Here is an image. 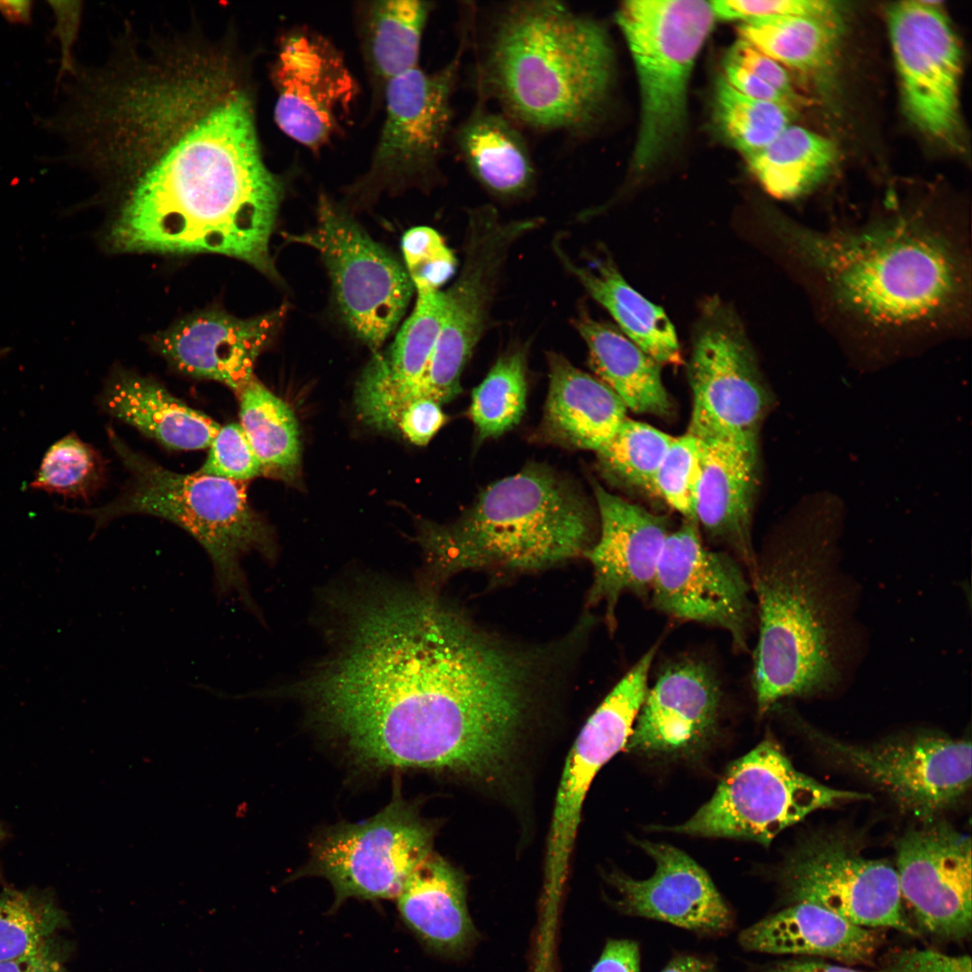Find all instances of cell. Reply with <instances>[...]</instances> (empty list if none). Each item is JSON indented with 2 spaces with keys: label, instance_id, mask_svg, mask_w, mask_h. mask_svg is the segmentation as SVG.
Here are the masks:
<instances>
[{
  "label": "cell",
  "instance_id": "obj_48",
  "mask_svg": "<svg viewBox=\"0 0 972 972\" xmlns=\"http://www.w3.org/2000/svg\"><path fill=\"white\" fill-rule=\"evenodd\" d=\"M726 58L749 70L778 91L793 106L802 102L786 68L749 42L739 39L730 49Z\"/></svg>",
  "mask_w": 972,
  "mask_h": 972
},
{
  "label": "cell",
  "instance_id": "obj_41",
  "mask_svg": "<svg viewBox=\"0 0 972 972\" xmlns=\"http://www.w3.org/2000/svg\"><path fill=\"white\" fill-rule=\"evenodd\" d=\"M674 436L650 424L626 418L596 453L611 479L653 492L657 470Z\"/></svg>",
  "mask_w": 972,
  "mask_h": 972
},
{
  "label": "cell",
  "instance_id": "obj_15",
  "mask_svg": "<svg viewBox=\"0 0 972 972\" xmlns=\"http://www.w3.org/2000/svg\"><path fill=\"white\" fill-rule=\"evenodd\" d=\"M801 727L824 754L877 785L922 820L937 817L970 788L969 740L919 732L860 745L834 739L806 723Z\"/></svg>",
  "mask_w": 972,
  "mask_h": 972
},
{
  "label": "cell",
  "instance_id": "obj_40",
  "mask_svg": "<svg viewBox=\"0 0 972 972\" xmlns=\"http://www.w3.org/2000/svg\"><path fill=\"white\" fill-rule=\"evenodd\" d=\"M67 922L50 893L4 888L0 891V962L41 949Z\"/></svg>",
  "mask_w": 972,
  "mask_h": 972
},
{
  "label": "cell",
  "instance_id": "obj_51",
  "mask_svg": "<svg viewBox=\"0 0 972 972\" xmlns=\"http://www.w3.org/2000/svg\"><path fill=\"white\" fill-rule=\"evenodd\" d=\"M640 958L639 945L634 940L611 939L590 972H641Z\"/></svg>",
  "mask_w": 972,
  "mask_h": 972
},
{
  "label": "cell",
  "instance_id": "obj_11",
  "mask_svg": "<svg viewBox=\"0 0 972 972\" xmlns=\"http://www.w3.org/2000/svg\"><path fill=\"white\" fill-rule=\"evenodd\" d=\"M691 338L692 410L687 432L701 440L731 443L756 457L768 394L740 319L727 304L711 299Z\"/></svg>",
  "mask_w": 972,
  "mask_h": 972
},
{
  "label": "cell",
  "instance_id": "obj_57",
  "mask_svg": "<svg viewBox=\"0 0 972 972\" xmlns=\"http://www.w3.org/2000/svg\"><path fill=\"white\" fill-rule=\"evenodd\" d=\"M7 836H8V833H7L6 827L0 821V846L5 842Z\"/></svg>",
  "mask_w": 972,
  "mask_h": 972
},
{
  "label": "cell",
  "instance_id": "obj_3",
  "mask_svg": "<svg viewBox=\"0 0 972 972\" xmlns=\"http://www.w3.org/2000/svg\"><path fill=\"white\" fill-rule=\"evenodd\" d=\"M829 532L812 526L755 561L759 636L752 684L759 712L842 684L856 650L853 591Z\"/></svg>",
  "mask_w": 972,
  "mask_h": 972
},
{
  "label": "cell",
  "instance_id": "obj_44",
  "mask_svg": "<svg viewBox=\"0 0 972 972\" xmlns=\"http://www.w3.org/2000/svg\"><path fill=\"white\" fill-rule=\"evenodd\" d=\"M403 265L416 292L436 291L454 274L457 260L435 229L418 226L401 238Z\"/></svg>",
  "mask_w": 972,
  "mask_h": 972
},
{
  "label": "cell",
  "instance_id": "obj_14",
  "mask_svg": "<svg viewBox=\"0 0 972 972\" xmlns=\"http://www.w3.org/2000/svg\"><path fill=\"white\" fill-rule=\"evenodd\" d=\"M433 829L395 788L390 803L371 818L323 830L294 878L327 879L334 908L350 897L396 898L412 870L430 853Z\"/></svg>",
  "mask_w": 972,
  "mask_h": 972
},
{
  "label": "cell",
  "instance_id": "obj_17",
  "mask_svg": "<svg viewBox=\"0 0 972 972\" xmlns=\"http://www.w3.org/2000/svg\"><path fill=\"white\" fill-rule=\"evenodd\" d=\"M904 905L918 936L959 942L972 931L971 840L946 820H922L896 842Z\"/></svg>",
  "mask_w": 972,
  "mask_h": 972
},
{
  "label": "cell",
  "instance_id": "obj_22",
  "mask_svg": "<svg viewBox=\"0 0 972 972\" xmlns=\"http://www.w3.org/2000/svg\"><path fill=\"white\" fill-rule=\"evenodd\" d=\"M639 845L653 860V874L646 879L620 872L608 877L619 896L616 906L622 913L706 935H721L733 928L731 909L694 860L665 843L643 841Z\"/></svg>",
  "mask_w": 972,
  "mask_h": 972
},
{
  "label": "cell",
  "instance_id": "obj_7",
  "mask_svg": "<svg viewBox=\"0 0 972 972\" xmlns=\"http://www.w3.org/2000/svg\"><path fill=\"white\" fill-rule=\"evenodd\" d=\"M616 20L639 82L641 120L632 168L642 174L682 136L691 71L716 18L710 1L632 0L620 4Z\"/></svg>",
  "mask_w": 972,
  "mask_h": 972
},
{
  "label": "cell",
  "instance_id": "obj_32",
  "mask_svg": "<svg viewBox=\"0 0 972 972\" xmlns=\"http://www.w3.org/2000/svg\"><path fill=\"white\" fill-rule=\"evenodd\" d=\"M514 122L505 114L477 104L454 136L471 175L500 199L524 196L536 179L530 150Z\"/></svg>",
  "mask_w": 972,
  "mask_h": 972
},
{
  "label": "cell",
  "instance_id": "obj_6",
  "mask_svg": "<svg viewBox=\"0 0 972 972\" xmlns=\"http://www.w3.org/2000/svg\"><path fill=\"white\" fill-rule=\"evenodd\" d=\"M111 444L131 474L130 483L112 502L89 509H68L93 518L96 526L129 514L165 518L189 533L207 553L214 586L220 596L237 595L258 614L241 565L250 552L273 562V533L251 508L243 482L169 471L130 449L112 431Z\"/></svg>",
  "mask_w": 972,
  "mask_h": 972
},
{
  "label": "cell",
  "instance_id": "obj_26",
  "mask_svg": "<svg viewBox=\"0 0 972 972\" xmlns=\"http://www.w3.org/2000/svg\"><path fill=\"white\" fill-rule=\"evenodd\" d=\"M884 940V930L856 925L807 903L785 905L738 937L749 951L824 958L850 967L874 964Z\"/></svg>",
  "mask_w": 972,
  "mask_h": 972
},
{
  "label": "cell",
  "instance_id": "obj_10",
  "mask_svg": "<svg viewBox=\"0 0 972 972\" xmlns=\"http://www.w3.org/2000/svg\"><path fill=\"white\" fill-rule=\"evenodd\" d=\"M285 238L319 253L341 319L356 338L378 352L415 291L404 265L327 194L319 197L316 224Z\"/></svg>",
  "mask_w": 972,
  "mask_h": 972
},
{
  "label": "cell",
  "instance_id": "obj_13",
  "mask_svg": "<svg viewBox=\"0 0 972 972\" xmlns=\"http://www.w3.org/2000/svg\"><path fill=\"white\" fill-rule=\"evenodd\" d=\"M785 905L807 903L871 929L918 936L903 903L895 866L869 859L839 831L805 836L776 871Z\"/></svg>",
  "mask_w": 972,
  "mask_h": 972
},
{
  "label": "cell",
  "instance_id": "obj_56",
  "mask_svg": "<svg viewBox=\"0 0 972 972\" xmlns=\"http://www.w3.org/2000/svg\"><path fill=\"white\" fill-rule=\"evenodd\" d=\"M662 972H716V969L707 959L692 955H680L673 958Z\"/></svg>",
  "mask_w": 972,
  "mask_h": 972
},
{
  "label": "cell",
  "instance_id": "obj_35",
  "mask_svg": "<svg viewBox=\"0 0 972 972\" xmlns=\"http://www.w3.org/2000/svg\"><path fill=\"white\" fill-rule=\"evenodd\" d=\"M835 158L836 149L830 140L792 124L746 158L764 190L778 199L796 198L811 190L827 176Z\"/></svg>",
  "mask_w": 972,
  "mask_h": 972
},
{
  "label": "cell",
  "instance_id": "obj_38",
  "mask_svg": "<svg viewBox=\"0 0 972 972\" xmlns=\"http://www.w3.org/2000/svg\"><path fill=\"white\" fill-rule=\"evenodd\" d=\"M794 109L757 100L734 89L720 75L712 106V118L719 136L748 158L773 141L789 124Z\"/></svg>",
  "mask_w": 972,
  "mask_h": 972
},
{
  "label": "cell",
  "instance_id": "obj_36",
  "mask_svg": "<svg viewBox=\"0 0 972 972\" xmlns=\"http://www.w3.org/2000/svg\"><path fill=\"white\" fill-rule=\"evenodd\" d=\"M840 20L782 15L742 22L740 39L784 68L817 74L831 65L837 47Z\"/></svg>",
  "mask_w": 972,
  "mask_h": 972
},
{
  "label": "cell",
  "instance_id": "obj_2",
  "mask_svg": "<svg viewBox=\"0 0 972 972\" xmlns=\"http://www.w3.org/2000/svg\"><path fill=\"white\" fill-rule=\"evenodd\" d=\"M762 224L821 320L850 348L898 354L970 326L967 223L899 212L830 230L771 212Z\"/></svg>",
  "mask_w": 972,
  "mask_h": 972
},
{
  "label": "cell",
  "instance_id": "obj_43",
  "mask_svg": "<svg viewBox=\"0 0 972 972\" xmlns=\"http://www.w3.org/2000/svg\"><path fill=\"white\" fill-rule=\"evenodd\" d=\"M702 464L703 442L687 432L673 438L654 477L653 493L687 520L695 521Z\"/></svg>",
  "mask_w": 972,
  "mask_h": 972
},
{
  "label": "cell",
  "instance_id": "obj_52",
  "mask_svg": "<svg viewBox=\"0 0 972 972\" xmlns=\"http://www.w3.org/2000/svg\"><path fill=\"white\" fill-rule=\"evenodd\" d=\"M55 17L53 33L61 44V65L58 72V82L70 75L76 65L72 61L71 46L76 36L78 23L79 8L68 6V3L49 2Z\"/></svg>",
  "mask_w": 972,
  "mask_h": 972
},
{
  "label": "cell",
  "instance_id": "obj_9",
  "mask_svg": "<svg viewBox=\"0 0 972 972\" xmlns=\"http://www.w3.org/2000/svg\"><path fill=\"white\" fill-rule=\"evenodd\" d=\"M868 798L798 771L778 744L767 740L728 767L713 796L690 819L668 830L769 845L818 809Z\"/></svg>",
  "mask_w": 972,
  "mask_h": 972
},
{
  "label": "cell",
  "instance_id": "obj_39",
  "mask_svg": "<svg viewBox=\"0 0 972 972\" xmlns=\"http://www.w3.org/2000/svg\"><path fill=\"white\" fill-rule=\"evenodd\" d=\"M526 351L503 354L473 389L469 416L477 438H495L517 426L526 410Z\"/></svg>",
  "mask_w": 972,
  "mask_h": 972
},
{
  "label": "cell",
  "instance_id": "obj_20",
  "mask_svg": "<svg viewBox=\"0 0 972 972\" xmlns=\"http://www.w3.org/2000/svg\"><path fill=\"white\" fill-rule=\"evenodd\" d=\"M271 74L279 129L312 151L328 144L358 94L338 50L320 35L296 31L283 39Z\"/></svg>",
  "mask_w": 972,
  "mask_h": 972
},
{
  "label": "cell",
  "instance_id": "obj_21",
  "mask_svg": "<svg viewBox=\"0 0 972 972\" xmlns=\"http://www.w3.org/2000/svg\"><path fill=\"white\" fill-rule=\"evenodd\" d=\"M599 534L585 554L593 569L590 607L603 605L610 631L622 595L650 596L658 561L670 532L666 517L654 514L595 483Z\"/></svg>",
  "mask_w": 972,
  "mask_h": 972
},
{
  "label": "cell",
  "instance_id": "obj_8",
  "mask_svg": "<svg viewBox=\"0 0 972 972\" xmlns=\"http://www.w3.org/2000/svg\"><path fill=\"white\" fill-rule=\"evenodd\" d=\"M464 46L462 37L455 55L438 70L418 67L386 86L384 120L369 166L346 188L340 202L350 212L373 205L384 194L426 190L435 183Z\"/></svg>",
  "mask_w": 972,
  "mask_h": 972
},
{
  "label": "cell",
  "instance_id": "obj_54",
  "mask_svg": "<svg viewBox=\"0 0 972 972\" xmlns=\"http://www.w3.org/2000/svg\"><path fill=\"white\" fill-rule=\"evenodd\" d=\"M762 972H865L817 958L795 957L770 963ZM878 972V971H875Z\"/></svg>",
  "mask_w": 972,
  "mask_h": 972
},
{
  "label": "cell",
  "instance_id": "obj_45",
  "mask_svg": "<svg viewBox=\"0 0 972 972\" xmlns=\"http://www.w3.org/2000/svg\"><path fill=\"white\" fill-rule=\"evenodd\" d=\"M210 447L197 472L243 482L262 474L261 464L239 424L220 428Z\"/></svg>",
  "mask_w": 972,
  "mask_h": 972
},
{
  "label": "cell",
  "instance_id": "obj_47",
  "mask_svg": "<svg viewBox=\"0 0 972 972\" xmlns=\"http://www.w3.org/2000/svg\"><path fill=\"white\" fill-rule=\"evenodd\" d=\"M878 972H972L968 955H949L932 949L907 948L889 953Z\"/></svg>",
  "mask_w": 972,
  "mask_h": 972
},
{
  "label": "cell",
  "instance_id": "obj_33",
  "mask_svg": "<svg viewBox=\"0 0 972 972\" xmlns=\"http://www.w3.org/2000/svg\"><path fill=\"white\" fill-rule=\"evenodd\" d=\"M573 325L587 346L595 377L611 389L627 410L659 417L670 414L671 402L661 365L655 360L620 330L583 310Z\"/></svg>",
  "mask_w": 972,
  "mask_h": 972
},
{
  "label": "cell",
  "instance_id": "obj_12",
  "mask_svg": "<svg viewBox=\"0 0 972 972\" xmlns=\"http://www.w3.org/2000/svg\"><path fill=\"white\" fill-rule=\"evenodd\" d=\"M542 224L536 217L504 220L490 204L467 211L463 265L455 281L444 291L442 326L418 398L441 405L461 392L464 369L488 325L508 252Z\"/></svg>",
  "mask_w": 972,
  "mask_h": 972
},
{
  "label": "cell",
  "instance_id": "obj_50",
  "mask_svg": "<svg viewBox=\"0 0 972 972\" xmlns=\"http://www.w3.org/2000/svg\"><path fill=\"white\" fill-rule=\"evenodd\" d=\"M722 76L734 89L749 97L794 108L791 103L778 91L749 70L727 58L724 63Z\"/></svg>",
  "mask_w": 972,
  "mask_h": 972
},
{
  "label": "cell",
  "instance_id": "obj_53",
  "mask_svg": "<svg viewBox=\"0 0 972 972\" xmlns=\"http://www.w3.org/2000/svg\"><path fill=\"white\" fill-rule=\"evenodd\" d=\"M0 972H63L58 950L50 941L37 951L0 962Z\"/></svg>",
  "mask_w": 972,
  "mask_h": 972
},
{
  "label": "cell",
  "instance_id": "obj_25",
  "mask_svg": "<svg viewBox=\"0 0 972 972\" xmlns=\"http://www.w3.org/2000/svg\"><path fill=\"white\" fill-rule=\"evenodd\" d=\"M444 291L418 292L414 308L382 352L374 353L356 389L360 417L374 428L394 429L400 410L417 400L444 317Z\"/></svg>",
  "mask_w": 972,
  "mask_h": 972
},
{
  "label": "cell",
  "instance_id": "obj_46",
  "mask_svg": "<svg viewBox=\"0 0 972 972\" xmlns=\"http://www.w3.org/2000/svg\"><path fill=\"white\" fill-rule=\"evenodd\" d=\"M716 19L742 22L782 15H804L840 20L836 2L824 0H716L710 1Z\"/></svg>",
  "mask_w": 972,
  "mask_h": 972
},
{
  "label": "cell",
  "instance_id": "obj_16",
  "mask_svg": "<svg viewBox=\"0 0 972 972\" xmlns=\"http://www.w3.org/2000/svg\"><path fill=\"white\" fill-rule=\"evenodd\" d=\"M937 4H894L887 12L888 31L908 117L930 137L956 144L960 132L961 50Z\"/></svg>",
  "mask_w": 972,
  "mask_h": 972
},
{
  "label": "cell",
  "instance_id": "obj_24",
  "mask_svg": "<svg viewBox=\"0 0 972 972\" xmlns=\"http://www.w3.org/2000/svg\"><path fill=\"white\" fill-rule=\"evenodd\" d=\"M720 704L719 681L706 664L690 658L671 662L648 688L626 747L650 755L691 754L715 734Z\"/></svg>",
  "mask_w": 972,
  "mask_h": 972
},
{
  "label": "cell",
  "instance_id": "obj_42",
  "mask_svg": "<svg viewBox=\"0 0 972 972\" xmlns=\"http://www.w3.org/2000/svg\"><path fill=\"white\" fill-rule=\"evenodd\" d=\"M104 475V464L98 452L71 433L48 448L29 487L88 500L101 486Z\"/></svg>",
  "mask_w": 972,
  "mask_h": 972
},
{
  "label": "cell",
  "instance_id": "obj_5",
  "mask_svg": "<svg viewBox=\"0 0 972 972\" xmlns=\"http://www.w3.org/2000/svg\"><path fill=\"white\" fill-rule=\"evenodd\" d=\"M593 518L572 483L531 464L489 485L453 523L419 526L417 582L439 590L466 570L533 572L584 556L594 544Z\"/></svg>",
  "mask_w": 972,
  "mask_h": 972
},
{
  "label": "cell",
  "instance_id": "obj_37",
  "mask_svg": "<svg viewBox=\"0 0 972 972\" xmlns=\"http://www.w3.org/2000/svg\"><path fill=\"white\" fill-rule=\"evenodd\" d=\"M238 395L240 426L262 474L293 481L300 469L301 443L292 410L255 377Z\"/></svg>",
  "mask_w": 972,
  "mask_h": 972
},
{
  "label": "cell",
  "instance_id": "obj_49",
  "mask_svg": "<svg viewBox=\"0 0 972 972\" xmlns=\"http://www.w3.org/2000/svg\"><path fill=\"white\" fill-rule=\"evenodd\" d=\"M446 419L439 403L420 398L403 407L397 417L395 428L414 445L426 446Z\"/></svg>",
  "mask_w": 972,
  "mask_h": 972
},
{
  "label": "cell",
  "instance_id": "obj_18",
  "mask_svg": "<svg viewBox=\"0 0 972 972\" xmlns=\"http://www.w3.org/2000/svg\"><path fill=\"white\" fill-rule=\"evenodd\" d=\"M752 590L734 558L707 548L697 523L686 519L665 540L649 598L671 617L723 629L742 651L753 615Z\"/></svg>",
  "mask_w": 972,
  "mask_h": 972
},
{
  "label": "cell",
  "instance_id": "obj_19",
  "mask_svg": "<svg viewBox=\"0 0 972 972\" xmlns=\"http://www.w3.org/2000/svg\"><path fill=\"white\" fill-rule=\"evenodd\" d=\"M656 647L647 651L592 713L567 757L554 804L545 861V893L560 896L586 794L598 771L626 747L648 691Z\"/></svg>",
  "mask_w": 972,
  "mask_h": 972
},
{
  "label": "cell",
  "instance_id": "obj_27",
  "mask_svg": "<svg viewBox=\"0 0 972 972\" xmlns=\"http://www.w3.org/2000/svg\"><path fill=\"white\" fill-rule=\"evenodd\" d=\"M548 392L543 430L554 443L597 452L626 418L620 398L564 356L547 353Z\"/></svg>",
  "mask_w": 972,
  "mask_h": 972
},
{
  "label": "cell",
  "instance_id": "obj_31",
  "mask_svg": "<svg viewBox=\"0 0 972 972\" xmlns=\"http://www.w3.org/2000/svg\"><path fill=\"white\" fill-rule=\"evenodd\" d=\"M102 404L112 416L172 448H206L220 429L217 422L174 397L158 382L130 373L110 380Z\"/></svg>",
  "mask_w": 972,
  "mask_h": 972
},
{
  "label": "cell",
  "instance_id": "obj_55",
  "mask_svg": "<svg viewBox=\"0 0 972 972\" xmlns=\"http://www.w3.org/2000/svg\"><path fill=\"white\" fill-rule=\"evenodd\" d=\"M33 1L0 0V15L12 25H29L32 21Z\"/></svg>",
  "mask_w": 972,
  "mask_h": 972
},
{
  "label": "cell",
  "instance_id": "obj_1",
  "mask_svg": "<svg viewBox=\"0 0 972 972\" xmlns=\"http://www.w3.org/2000/svg\"><path fill=\"white\" fill-rule=\"evenodd\" d=\"M322 598L328 651L276 692L360 770H503L537 691L528 649L417 582L362 576Z\"/></svg>",
  "mask_w": 972,
  "mask_h": 972
},
{
  "label": "cell",
  "instance_id": "obj_29",
  "mask_svg": "<svg viewBox=\"0 0 972 972\" xmlns=\"http://www.w3.org/2000/svg\"><path fill=\"white\" fill-rule=\"evenodd\" d=\"M464 880L448 862L430 853L410 874L398 895L400 914L430 950L456 955L474 938Z\"/></svg>",
  "mask_w": 972,
  "mask_h": 972
},
{
  "label": "cell",
  "instance_id": "obj_34",
  "mask_svg": "<svg viewBox=\"0 0 972 972\" xmlns=\"http://www.w3.org/2000/svg\"><path fill=\"white\" fill-rule=\"evenodd\" d=\"M432 3L419 0L362 2L357 7L360 48L374 101L386 86L418 67L421 40Z\"/></svg>",
  "mask_w": 972,
  "mask_h": 972
},
{
  "label": "cell",
  "instance_id": "obj_23",
  "mask_svg": "<svg viewBox=\"0 0 972 972\" xmlns=\"http://www.w3.org/2000/svg\"><path fill=\"white\" fill-rule=\"evenodd\" d=\"M285 312L282 306L240 319L222 310L199 311L159 332L153 346L180 372L220 382L238 394L254 377L255 362L275 337Z\"/></svg>",
  "mask_w": 972,
  "mask_h": 972
},
{
  "label": "cell",
  "instance_id": "obj_4",
  "mask_svg": "<svg viewBox=\"0 0 972 972\" xmlns=\"http://www.w3.org/2000/svg\"><path fill=\"white\" fill-rule=\"evenodd\" d=\"M614 76L606 28L557 1L506 6L493 24L479 86L513 122L583 132L605 108Z\"/></svg>",
  "mask_w": 972,
  "mask_h": 972
},
{
  "label": "cell",
  "instance_id": "obj_28",
  "mask_svg": "<svg viewBox=\"0 0 972 972\" xmlns=\"http://www.w3.org/2000/svg\"><path fill=\"white\" fill-rule=\"evenodd\" d=\"M702 442L695 521L712 539L730 546L751 572L756 561L750 536L756 457L724 441Z\"/></svg>",
  "mask_w": 972,
  "mask_h": 972
},
{
  "label": "cell",
  "instance_id": "obj_30",
  "mask_svg": "<svg viewBox=\"0 0 972 972\" xmlns=\"http://www.w3.org/2000/svg\"><path fill=\"white\" fill-rule=\"evenodd\" d=\"M554 248L563 267L608 311L627 338L660 365L682 362L674 326L664 310L636 292L607 253L581 266L559 243L554 242Z\"/></svg>",
  "mask_w": 972,
  "mask_h": 972
}]
</instances>
